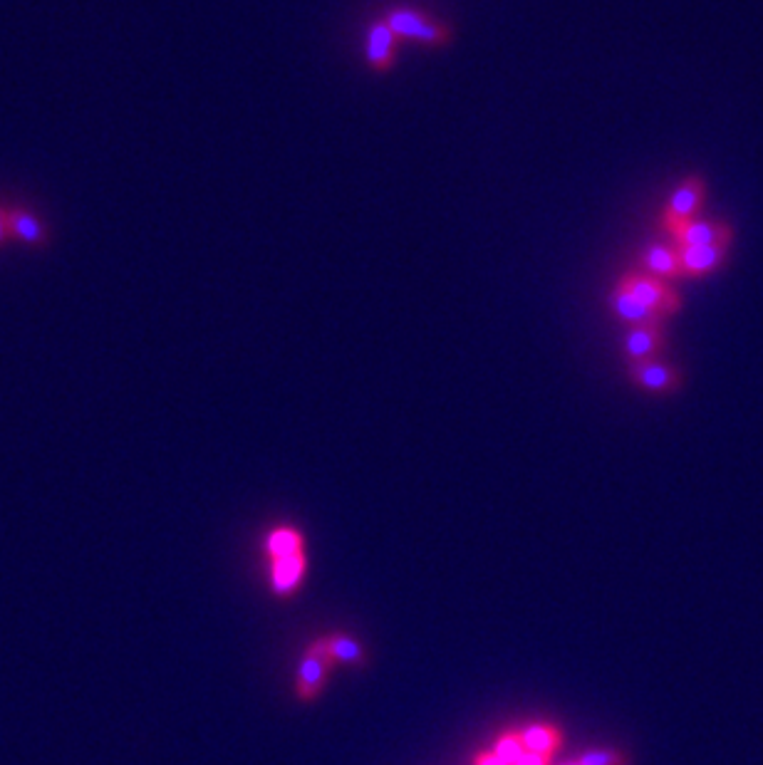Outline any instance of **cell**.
<instances>
[{
	"mask_svg": "<svg viewBox=\"0 0 763 765\" xmlns=\"http://www.w3.org/2000/svg\"><path fill=\"white\" fill-rule=\"evenodd\" d=\"M382 18L394 30L399 43H417L424 48H446L454 43V28L446 20L434 18L424 10L397 5V8H389Z\"/></svg>",
	"mask_w": 763,
	"mask_h": 765,
	"instance_id": "1",
	"label": "cell"
},
{
	"mask_svg": "<svg viewBox=\"0 0 763 765\" xmlns=\"http://www.w3.org/2000/svg\"><path fill=\"white\" fill-rule=\"evenodd\" d=\"M625 293H630L637 303H642L647 310H652L657 317L674 315V312L682 307V300L674 293L672 285L662 278H654V275L642 273V270H632V273L622 275L617 280Z\"/></svg>",
	"mask_w": 763,
	"mask_h": 765,
	"instance_id": "2",
	"label": "cell"
},
{
	"mask_svg": "<svg viewBox=\"0 0 763 765\" xmlns=\"http://www.w3.org/2000/svg\"><path fill=\"white\" fill-rule=\"evenodd\" d=\"M704 194H707V186H704L702 176H687L677 189L669 196L667 208L662 213V228L667 236H672L677 228H682L684 223H689L692 218H697L699 208H702Z\"/></svg>",
	"mask_w": 763,
	"mask_h": 765,
	"instance_id": "3",
	"label": "cell"
},
{
	"mask_svg": "<svg viewBox=\"0 0 763 765\" xmlns=\"http://www.w3.org/2000/svg\"><path fill=\"white\" fill-rule=\"evenodd\" d=\"M330 666L332 659L330 652H327L325 637L315 639V642L305 649L298 666V676H295V694H298L300 701H313L323 694Z\"/></svg>",
	"mask_w": 763,
	"mask_h": 765,
	"instance_id": "4",
	"label": "cell"
},
{
	"mask_svg": "<svg viewBox=\"0 0 763 765\" xmlns=\"http://www.w3.org/2000/svg\"><path fill=\"white\" fill-rule=\"evenodd\" d=\"M397 45L399 38L389 28L387 20L377 18L375 23L367 25L365 33V62L372 72L387 75L397 65Z\"/></svg>",
	"mask_w": 763,
	"mask_h": 765,
	"instance_id": "5",
	"label": "cell"
},
{
	"mask_svg": "<svg viewBox=\"0 0 763 765\" xmlns=\"http://www.w3.org/2000/svg\"><path fill=\"white\" fill-rule=\"evenodd\" d=\"M731 228L721 221H709V218H692L682 228L669 236V241L677 248H697L714 246V243H731Z\"/></svg>",
	"mask_w": 763,
	"mask_h": 765,
	"instance_id": "6",
	"label": "cell"
},
{
	"mask_svg": "<svg viewBox=\"0 0 763 765\" xmlns=\"http://www.w3.org/2000/svg\"><path fill=\"white\" fill-rule=\"evenodd\" d=\"M630 379L637 387L652 394H672L682 387V377H679L677 369L659 362V359L630 364Z\"/></svg>",
	"mask_w": 763,
	"mask_h": 765,
	"instance_id": "7",
	"label": "cell"
},
{
	"mask_svg": "<svg viewBox=\"0 0 763 765\" xmlns=\"http://www.w3.org/2000/svg\"><path fill=\"white\" fill-rule=\"evenodd\" d=\"M731 243H714V246L697 248H677L679 263H682V278H704L721 268L729 253Z\"/></svg>",
	"mask_w": 763,
	"mask_h": 765,
	"instance_id": "8",
	"label": "cell"
},
{
	"mask_svg": "<svg viewBox=\"0 0 763 765\" xmlns=\"http://www.w3.org/2000/svg\"><path fill=\"white\" fill-rule=\"evenodd\" d=\"M8 226L10 238L25 243L33 248H45L50 243V231L38 213L25 206H8Z\"/></svg>",
	"mask_w": 763,
	"mask_h": 765,
	"instance_id": "9",
	"label": "cell"
},
{
	"mask_svg": "<svg viewBox=\"0 0 763 765\" xmlns=\"http://www.w3.org/2000/svg\"><path fill=\"white\" fill-rule=\"evenodd\" d=\"M640 270L654 278L672 280L682 278V263H679V251L672 241L669 243H650L640 255Z\"/></svg>",
	"mask_w": 763,
	"mask_h": 765,
	"instance_id": "10",
	"label": "cell"
},
{
	"mask_svg": "<svg viewBox=\"0 0 763 765\" xmlns=\"http://www.w3.org/2000/svg\"><path fill=\"white\" fill-rule=\"evenodd\" d=\"M664 350V335L659 325H640L630 327L622 342V352L630 364L647 362V359H657L659 352Z\"/></svg>",
	"mask_w": 763,
	"mask_h": 765,
	"instance_id": "11",
	"label": "cell"
},
{
	"mask_svg": "<svg viewBox=\"0 0 763 765\" xmlns=\"http://www.w3.org/2000/svg\"><path fill=\"white\" fill-rule=\"evenodd\" d=\"M305 575V555L303 550L293 555H283V558L273 560V592L275 595L285 597L293 595L298 590L300 580Z\"/></svg>",
	"mask_w": 763,
	"mask_h": 765,
	"instance_id": "12",
	"label": "cell"
},
{
	"mask_svg": "<svg viewBox=\"0 0 763 765\" xmlns=\"http://www.w3.org/2000/svg\"><path fill=\"white\" fill-rule=\"evenodd\" d=\"M610 307H612V315H615L617 320L627 322L630 327L659 325V317L654 315L652 310H647L642 303H637V300L632 298L630 293H625L620 285H615V290L610 293Z\"/></svg>",
	"mask_w": 763,
	"mask_h": 765,
	"instance_id": "13",
	"label": "cell"
},
{
	"mask_svg": "<svg viewBox=\"0 0 763 765\" xmlns=\"http://www.w3.org/2000/svg\"><path fill=\"white\" fill-rule=\"evenodd\" d=\"M523 746L531 753H543V756H553L555 748L560 746V731L550 723H533V726L521 731Z\"/></svg>",
	"mask_w": 763,
	"mask_h": 765,
	"instance_id": "14",
	"label": "cell"
},
{
	"mask_svg": "<svg viewBox=\"0 0 763 765\" xmlns=\"http://www.w3.org/2000/svg\"><path fill=\"white\" fill-rule=\"evenodd\" d=\"M325 644L332 662L347 666L365 664V647L357 639H352L350 634H330V637H325Z\"/></svg>",
	"mask_w": 763,
	"mask_h": 765,
	"instance_id": "15",
	"label": "cell"
},
{
	"mask_svg": "<svg viewBox=\"0 0 763 765\" xmlns=\"http://www.w3.org/2000/svg\"><path fill=\"white\" fill-rule=\"evenodd\" d=\"M300 550H303V538L293 528H275L271 538H268V555H271V560L300 553Z\"/></svg>",
	"mask_w": 763,
	"mask_h": 765,
	"instance_id": "16",
	"label": "cell"
},
{
	"mask_svg": "<svg viewBox=\"0 0 763 765\" xmlns=\"http://www.w3.org/2000/svg\"><path fill=\"white\" fill-rule=\"evenodd\" d=\"M493 753H496V756L506 765H518V761L523 758V753H526L521 733H506V736L498 738L496 746H493Z\"/></svg>",
	"mask_w": 763,
	"mask_h": 765,
	"instance_id": "17",
	"label": "cell"
},
{
	"mask_svg": "<svg viewBox=\"0 0 763 765\" xmlns=\"http://www.w3.org/2000/svg\"><path fill=\"white\" fill-rule=\"evenodd\" d=\"M580 765H627L625 756L615 748H590L575 758Z\"/></svg>",
	"mask_w": 763,
	"mask_h": 765,
	"instance_id": "18",
	"label": "cell"
},
{
	"mask_svg": "<svg viewBox=\"0 0 763 765\" xmlns=\"http://www.w3.org/2000/svg\"><path fill=\"white\" fill-rule=\"evenodd\" d=\"M518 765H550V756H543V753L526 751V753H523L521 761H518Z\"/></svg>",
	"mask_w": 763,
	"mask_h": 765,
	"instance_id": "19",
	"label": "cell"
},
{
	"mask_svg": "<svg viewBox=\"0 0 763 765\" xmlns=\"http://www.w3.org/2000/svg\"><path fill=\"white\" fill-rule=\"evenodd\" d=\"M10 238V226H8V206H0V248L5 246V241Z\"/></svg>",
	"mask_w": 763,
	"mask_h": 765,
	"instance_id": "20",
	"label": "cell"
},
{
	"mask_svg": "<svg viewBox=\"0 0 763 765\" xmlns=\"http://www.w3.org/2000/svg\"><path fill=\"white\" fill-rule=\"evenodd\" d=\"M474 765H506L501 761V758L496 756V753H479V756H474Z\"/></svg>",
	"mask_w": 763,
	"mask_h": 765,
	"instance_id": "21",
	"label": "cell"
},
{
	"mask_svg": "<svg viewBox=\"0 0 763 765\" xmlns=\"http://www.w3.org/2000/svg\"><path fill=\"white\" fill-rule=\"evenodd\" d=\"M563 765H580L578 761H568V763H563Z\"/></svg>",
	"mask_w": 763,
	"mask_h": 765,
	"instance_id": "22",
	"label": "cell"
}]
</instances>
